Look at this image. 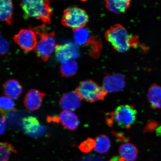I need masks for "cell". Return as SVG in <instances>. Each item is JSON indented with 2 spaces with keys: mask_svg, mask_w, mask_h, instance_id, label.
Returning a JSON list of instances; mask_svg holds the SVG:
<instances>
[{
  "mask_svg": "<svg viewBox=\"0 0 161 161\" xmlns=\"http://www.w3.org/2000/svg\"><path fill=\"white\" fill-rule=\"evenodd\" d=\"M75 92L82 99L91 103L103 100L108 94L103 87L91 80L80 82Z\"/></svg>",
  "mask_w": 161,
  "mask_h": 161,
  "instance_id": "obj_4",
  "label": "cell"
},
{
  "mask_svg": "<svg viewBox=\"0 0 161 161\" xmlns=\"http://www.w3.org/2000/svg\"><path fill=\"white\" fill-rule=\"evenodd\" d=\"M119 154L126 161H135L138 156V150L133 144L126 143L122 144L119 149Z\"/></svg>",
  "mask_w": 161,
  "mask_h": 161,
  "instance_id": "obj_18",
  "label": "cell"
},
{
  "mask_svg": "<svg viewBox=\"0 0 161 161\" xmlns=\"http://www.w3.org/2000/svg\"><path fill=\"white\" fill-rule=\"evenodd\" d=\"M6 119L5 116L4 115L2 116L1 119V127H0V131L1 134L3 135L5 132L6 128Z\"/></svg>",
  "mask_w": 161,
  "mask_h": 161,
  "instance_id": "obj_27",
  "label": "cell"
},
{
  "mask_svg": "<svg viewBox=\"0 0 161 161\" xmlns=\"http://www.w3.org/2000/svg\"><path fill=\"white\" fill-rule=\"evenodd\" d=\"M49 5L45 0H22L21 3L22 8L27 17L50 24L53 11Z\"/></svg>",
  "mask_w": 161,
  "mask_h": 161,
  "instance_id": "obj_3",
  "label": "cell"
},
{
  "mask_svg": "<svg viewBox=\"0 0 161 161\" xmlns=\"http://www.w3.org/2000/svg\"><path fill=\"white\" fill-rule=\"evenodd\" d=\"M114 120L122 128L129 129L135 122L137 114L134 107L131 105H120L114 112Z\"/></svg>",
  "mask_w": 161,
  "mask_h": 161,
  "instance_id": "obj_6",
  "label": "cell"
},
{
  "mask_svg": "<svg viewBox=\"0 0 161 161\" xmlns=\"http://www.w3.org/2000/svg\"><path fill=\"white\" fill-rule=\"evenodd\" d=\"M106 39L114 49L120 53L128 51L131 48L140 46L136 36L131 35L124 26L116 24L111 27L105 33Z\"/></svg>",
  "mask_w": 161,
  "mask_h": 161,
  "instance_id": "obj_1",
  "label": "cell"
},
{
  "mask_svg": "<svg viewBox=\"0 0 161 161\" xmlns=\"http://www.w3.org/2000/svg\"><path fill=\"white\" fill-rule=\"evenodd\" d=\"M3 87L5 95L13 100L18 99L23 92L21 84L15 79L7 80L3 84Z\"/></svg>",
  "mask_w": 161,
  "mask_h": 161,
  "instance_id": "obj_14",
  "label": "cell"
},
{
  "mask_svg": "<svg viewBox=\"0 0 161 161\" xmlns=\"http://www.w3.org/2000/svg\"><path fill=\"white\" fill-rule=\"evenodd\" d=\"M78 69L77 62L74 59H70L62 63L60 66V73L63 77H71L75 75Z\"/></svg>",
  "mask_w": 161,
  "mask_h": 161,
  "instance_id": "obj_19",
  "label": "cell"
},
{
  "mask_svg": "<svg viewBox=\"0 0 161 161\" xmlns=\"http://www.w3.org/2000/svg\"><path fill=\"white\" fill-rule=\"evenodd\" d=\"M81 99L75 92H68L60 98L59 104L64 110L72 111L80 107Z\"/></svg>",
  "mask_w": 161,
  "mask_h": 161,
  "instance_id": "obj_12",
  "label": "cell"
},
{
  "mask_svg": "<svg viewBox=\"0 0 161 161\" xmlns=\"http://www.w3.org/2000/svg\"><path fill=\"white\" fill-rule=\"evenodd\" d=\"M55 50L57 59L62 63L68 60L76 59L80 55L77 46L71 42L63 45H57Z\"/></svg>",
  "mask_w": 161,
  "mask_h": 161,
  "instance_id": "obj_8",
  "label": "cell"
},
{
  "mask_svg": "<svg viewBox=\"0 0 161 161\" xmlns=\"http://www.w3.org/2000/svg\"><path fill=\"white\" fill-rule=\"evenodd\" d=\"M147 97L153 108H161V86L153 84L149 88Z\"/></svg>",
  "mask_w": 161,
  "mask_h": 161,
  "instance_id": "obj_17",
  "label": "cell"
},
{
  "mask_svg": "<svg viewBox=\"0 0 161 161\" xmlns=\"http://www.w3.org/2000/svg\"><path fill=\"white\" fill-rule=\"evenodd\" d=\"M13 40L22 50L27 52L34 50L37 43V36L31 28L21 29L14 36Z\"/></svg>",
  "mask_w": 161,
  "mask_h": 161,
  "instance_id": "obj_7",
  "label": "cell"
},
{
  "mask_svg": "<svg viewBox=\"0 0 161 161\" xmlns=\"http://www.w3.org/2000/svg\"><path fill=\"white\" fill-rule=\"evenodd\" d=\"M125 86V77L121 74H113L105 76L103 84V88L108 93L120 91Z\"/></svg>",
  "mask_w": 161,
  "mask_h": 161,
  "instance_id": "obj_9",
  "label": "cell"
},
{
  "mask_svg": "<svg viewBox=\"0 0 161 161\" xmlns=\"http://www.w3.org/2000/svg\"><path fill=\"white\" fill-rule=\"evenodd\" d=\"M0 107L1 114L3 115L15 109L14 102L11 98L7 96L1 97L0 99Z\"/></svg>",
  "mask_w": 161,
  "mask_h": 161,
  "instance_id": "obj_22",
  "label": "cell"
},
{
  "mask_svg": "<svg viewBox=\"0 0 161 161\" xmlns=\"http://www.w3.org/2000/svg\"><path fill=\"white\" fill-rule=\"evenodd\" d=\"M73 31L74 39L76 45H86L91 38L89 31L84 27L73 30Z\"/></svg>",
  "mask_w": 161,
  "mask_h": 161,
  "instance_id": "obj_20",
  "label": "cell"
},
{
  "mask_svg": "<svg viewBox=\"0 0 161 161\" xmlns=\"http://www.w3.org/2000/svg\"><path fill=\"white\" fill-rule=\"evenodd\" d=\"M80 1L84 2V1H87V0H80Z\"/></svg>",
  "mask_w": 161,
  "mask_h": 161,
  "instance_id": "obj_30",
  "label": "cell"
},
{
  "mask_svg": "<svg viewBox=\"0 0 161 161\" xmlns=\"http://www.w3.org/2000/svg\"><path fill=\"white\" fill-rule=\"evenodd\" d=\"M13 5L12 0H0V19L11 25L13 23Z\"/></svg>",
  "mask_w": 161,
  "mask_h": 161,
  "instance_id": "obj_15",
  "label": "cell"
},
{
  "mask_svg": "<svg viewBox=\"0 0 161 161\" xmlns=\"http://www.w3.org/2000/svg\"><path fill=\"white\" fill-rule=\"evenodd\" d=\"M1 161H8L10 155L12 153H16V151L12 144L7 142L1 143Z\"/></svg>",
  "mask_w": 161,
  "mask_h": 161,
  "instance_id": "obj_23",
  "label": "cell"
},
{
  "mask_svg": "<svg viewBox=\"0 0 161 161\" xmlns=\"http://www.w3.org/2000/svg\"><path fill=\"white\" fill-rule=\"evenodd\" d=\"M95 145V140L92 139L91 138H88L80 144L79 148L81 152L88 153L94 148Z\"/></svg>",
  "mask_w": 161,
  "mask_h": 161,
  "instance_id": "obj_24",
  "label": "cell"
},
{
  "mask_svg": "<svg viewBox=\"0 0 161 161\" xmlns=\"http://www.w3.org/2000/svg\"><path fill=\"white\" fill-rule=\"evenodd\" d=\"M106 6L110 12L116 14L125 13L130 7L131 0H104Z\"/></svg>",
  "mask_w": 161,
  "mask_h": 161,
  "instance_id": "obj_16",
  "label": "cell"
},
{
  "mask_svg": "<svg viewBox=\"0 0 161 161\" xmlns=\"http://www.w3.org/2000/svg\"><path fill=\"white\" fill-rule=\"evenodd\" d=\"M52 121L60 122L64 127L70 130L76 129L79 124L77 116L72 111L68 110L63 111L58 117L52 116Z\"/></svg>",
  "mask_w": 161,
  "mask_h": 161,
  "instance_id": "obj_10",
  "label": "cell"
},
{
  "mask_svg": "<svg viewBox=\"0 0 161 161\" xmlns=\"http://www.w3.org/2000/svg\"><path fill=\"white\" fill-rule=\"evenodd\" d=\"M22 126L25 133L31 136H39L44 131L39 121L35 117L28 116L23 118Z\"/></svg>",
  "mask_w": 161,
  "mask_h": 161,
  "instance_id": "obj_13",
  "label": "cell"
},
{
  "mask_svg": "<svg viewBox=\"0 0 161 161\" xmlns=\"http://www.w3.org/2000/svg\"><path fill=\"white\" fill-rule=\"evenodd\" d=\"M89 17L83 9L76 7H70L64 11L61 20L64 27L73 30L83 28L87 24Z\"/></svg>",
  "mask_w": 161,
  "mask_h": 161,
  "instance_id": "obj_5",
  "label": "cell"
},
{
  "mask_svg": "<svg viewBox=\"0 0 161 161\" xmlns=\"http://www.w3.org/2000/svg\"><path fill=\"white\" fill-rule=\"evenodd\" d=\"M35 32L37 37V43L34 51L38 58L44 62L47 61L49 56L55 50V33L48 32L45 25L36 28H30Z\"/></svg>",
  "mask_w": 161,
  "mask_h": 161,
  "instance_id": "obj_2",
  "label": "cell"
},
{
  "mask_svg": "<svg viewBox=\"0 0 161 161\" xmlns=\"http://www.w3.org/2000/svg\"><path fill=\"white\" fill-rule=\"evenodd\" d=\"M94 150L99 153L104 154L108 152L111 146L110 140L105 135H100L96 138Z\"/></svg>",
  "mask_w": 161,
  "mask_h": 161,
  "instance_id": "obj_21",
  "label": "cell"
},
{
  "mask_svg": "<svg viewBox=\"0 0 161 161\" xmlns=\"http://www.w3.org/2000/svg\"><path fill=\"white\" fill-rule=\"evenodd\" d=\"M46 94L39 90L31 89L26 94L24 104L27 109L31 111L37 110L41 106L44 97Z\"/></svg>",
  "mask_w": 161,
  "mask_h": 161,
  "instance_id": "obj_11",
  "label": "cell"
},
{
  "mask_svg": "<svg viewBox=\"0 0 161 161\" xmlns=\"http://www.w3.org/2000/svg\"><path fill=\"white\" fill-rule=\"evenodd\" d=\"M158 125V123L153 121H151L148 123L146 126V130H153Z\"/></svg>",
  "mask_w": 161,
  "mask_h": 161,
  "instance_id": "obj_28",
  "label": "cell"
},
{
  "mask_svg": "<svg viewBox=\"0 0 161 161\" xmlns=\"http://www.w3.org/2000/svg\"><path fill=\"white\" fill-rule=\"evenodd\" d=\"M8 42L4 39H1V54L2 55H5L8 51L9 49Z\"/></svg>",
  "mask_w": 161,
  "mask_h": 161,
  "instance_id": "obj_25",
  "label": "cell"
},
{
  "mask_svg": "<svg viewBox=\"0 0 161 161\" xmlns=\"http://www.w3.org/2000/svg\"><path fill=\"white\" fill-rule=\"evenodd\" d=\"M45 1L46 3H47L48 4H49L50 0H45Z\"/></svg>",
  "mask_w": 161,
  "mask_h": 161,
  "instance_id": "obj_29",
  "label": "cell"
},
{
  "mask_svg": "<svg viewBox=\"0 0 161 161\" xmlns=\"http://www.w3.org/2000/svg\"><path fill=\"white\" fill-rule=\"evenodd\" d=\"M106 122L108 126H111L114 120V112L108 113L106 116Z\"/></svg>",
  "mask_w": 161,
  "mask_h": 161,
  "instance_id": "obj_26",
  "label": "cell"
}]
</instances>
